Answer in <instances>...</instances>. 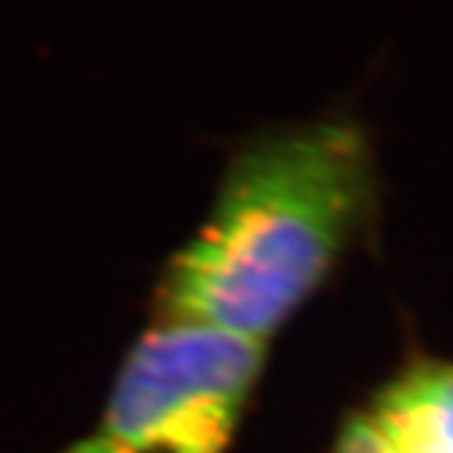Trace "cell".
<instances>
[{
  "label": "cell",
  "mask_w": 453,
  "mask_h": 453,
  "mask_svg": "<svg viewBox=\"0 0 453 453\" xmlns=\"http://www.w3.org/2000/svg\"><path fill=\"white\" fill-rule=\"evenodd\" d=\"M333 453H403L390 441L371 416L357 408L340 426Z\"/></svg>",
  "instance_id": "obj_4"
},
{
  "label": "cell",
  "mask_w": 453,
  "mask_h": 453,
  "mask_svg": "<svg viewBox=\"0 0 453 453\" xmlns=\"http://www.w3.org/2000/svg\"><path fill=\"white\" fill-rule=\"evenodd\" d=\"M372 192L371 142L353 119L244 136L207 214L162 265L151 320L267 342L335 270L371 214Z\"/></svg>",
  "instance_id": "obj_1"
},
{
  "label": "cell",
  "mask_w": 453,
  "mask_h": 453,
  "mask_svg": "<svg viewBox=\"0 0 453 453\" xmlns=\"http://www.w3.org/2000/svg\"><path fill=\"white\" fill-rule=\"evenodd\" d=\"M363 411L403 453H453V363L411 365Z\"/></svg>",
  "instance_id": "obj_3"
},
{
  "label": "cell",
  "mask_w": 453,
  "mask_h": 453,
  "mask_svg": "<svg viewBox=\"0 0 453 453\" xmlns=\"http://www.w3.org/2000/svg\"><path fill=\"white\" fill-rule=\"evenodd\" d=\"M265 357L267 342L151 320L121 357L91 431L58 453H226Z\"/></svg>",
  "instance_id": "obj_2"
}]
</instances>
